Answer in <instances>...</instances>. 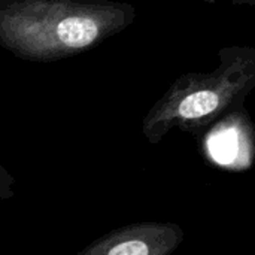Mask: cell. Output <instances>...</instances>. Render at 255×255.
<instances>
[{
  "label": "cell",
  "mask_w": 255,
  "mask_h": 255,
  "mask_svg": "<svg viewBox=\"0 0 255 255\" xmlns=\"http://www.w3.org/2000/svg\"><path fill=\"white\" fill-rule=\"evenodd\" d=\"M13 176L0 164V200H9L15 196Z\"/></svg>",
  "instance_id": "277c9868"
},
{
  "label": "cell",
  "mask_w": 255,
  "mask_h": 255,
  "mask_svg": "<svg viewBox=\"0 0 255 255\" xmlns=\"http://www.w3.org/2000/svg\"><path fill=\"white\" fill-rule=\"evenodd\" d=\"M211 72H188L176 78L142 121L145 139L155 145L179 128L202 133L242 109L255 88L254 46H226Z\"/></svg>",
  "instance_id": "7a4b0ae2"
},
{
  "label": "cell",
  "mask_w": 255,
  "mask_h": 255,
  "mask_svg": "<svg viewBox=\"0 0 255 255\" xmlns=\"http://www.w3.org/2000/svg\"><path fill=\"white\" fill-rule=\"evenodd\" d=\"M230 1H235L239 4H255V0H230Z\"/></svg>",
  "instance_id": "5b68a950"
},
{
  "label": "cell",
  "mask_w": 255,
  "mask_h": 255,
  "mask_svg": "<svg viewBox=\"0 0 255 255\" xmlns=\"http://www.w3.org/2000/svg\"><path fill=\"white\" fill-rule=\"evenodd\" d=\"M184 238V229L175 223H134L103 235L76 255H172Z\"/></svg>",
  "instance_id": "3957f363"
},
{
  "label": "cell",
  "mask_w": 255,
  "mask_h": 255,
  "mask_svg": "<svg viewBox=\"0 0 255 255\" xmlns=\"http://www.w3.org/2000/svg\"><path fill=\"white\" fill-rule=\"evenodd\" d=\"M136 7L117 0H0V46L15 57L52 63L120 34Z\"/></svg>",
  "instance_id": "6da1fadb"
}]
</instances>
